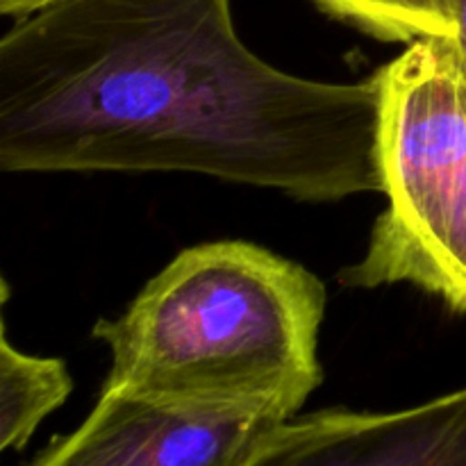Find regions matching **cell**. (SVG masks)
I'll list each match as a JSON object with an SVG mask.
<instances>
[{
  "label": "cell",
  "mask_w": 466,
  "mask_h": 466,
  "mask_svg": "<svg viewBox=\"0 0 466 466\" xmlns=\"http://www.w3.org/2000/svg\"><path fill=\"white\" fill-rule=\"evenodd\" d=\"M371 77L387 208L337 280L412 285L466 314V62L453 39H419Z\"/></svg>",
  "instance_id": "obj_3"
},
{
  "label": "cell",
  "mask_w": 466,
  "mask_h": 466,
  "mask_svg": "<svg viewBox=\"0 0 466 466\" xmlns=\"http://www.w3.org/2000/svg\"><path fill=\"white\" fill-rule=\"evenodd\" d=\"M328 289L303 264L250 241L182 250L130 308L98 319L103 387L287 421L323 382Z\"/></svg>",
  "instance_id": "obj_2"
},
{
  "label": "cell",
  "mask_w": 466,
  "mask_h": 466,
  "mask_svg": "<svg viewBox=\"0 0 466 466\" xmlns=\"http://www.w3.org/2000/svg\"><path fill=\"white\" fill-rule=\"evenodd\" d=\"M48 3H53V0H0V12L16 21V18H23L27 14L36 12V9L46 7Z\"/></svg>",
  "instance_id": "obj_8"
},
{
  "label": "cell",
  "mask_w": 466,
  "mask_h": 466,
  "mask_svg": "<svg viewBox=\"0 0 466 466\" xmlns=\"http://www.w3.org/2000/svg\"><path fill=\"white\" fill-rule=\"evenodd\" d=\"M280 423L103 387L89 417L30 466H246Z\"/></svg>",
  "instance_id": "obj_4"
},
{
  "label": "cell",
  "mask_w": 466,
  "mask_h": 466,
  "mask_svg": "<svg viewBox=\"0 0 466 466\" xmlns=\"http://www.w3.org/2000/svg\"><path fill=\"white\" fill-rule=\"evenodd\" d=\"M321 12L390 44L455 39L451 0H312Z\"/></svg>",
  "instance_id": "obj_7"
},
{
  "label": "cell",
  "mask_w": 466,
  "mask_h": 466,
  "mask_svg": "<svg viewBox=\"0 0 466 466\" xmlns=\"http://www.w3.org/2000/svg\"><path fill=\"white\" fill-rule=\"evenodd\" d=\"M246 466H466V387L394 412L296 414Z\"/></svg>",
  "instance_id": "obj_5"
},
{
  "label": "cell",
  "mask_w": 466,
  "mask_h": 466,
  "mask_svg": "<svg viewBox=\"0 0 466 466\" xmlns=\"http://www.w3.org/2000/svg\"><path fill=\"white\" fill-rule=\"evenodd\" d=\"M3 319L0 330V449L21 451L48 414L62 408L73 378L59 358L23 353L12 344Z\"/></svg>",
  "instance_id": "obj_6"
},
{
  "label": "cell",
  "mask_w": 466,
  "mask_h": 466,
  "mask_svg": "<svg viewBox=\"0 0 466 466\" xmlns=\"http://www.w3.org/2000/svg\"><path fill=\"white\" fill-rule=\"evenodd\" d=\"M378 91L264 62L232 0H53L0 39L5 173H196L305 203L380 194Z\"/></svg>",
  "instance_id": "obj_1"
},
{
  "label": "cell",
  "mask_w": 466,
  "mask_h": 466,
  "mask_svg": "<svg viewBox=\"0 0 466 466\" xmlns=\"http://www.w3.org/2000/svg\"><path fill=\"white\" fill-rule=\"evenodd\" d=\"M451 9H453V21H455L453 41L466 62V0H451Z\"/></svg>",
  "instance_id": "obj_9"
}]
</instances>
